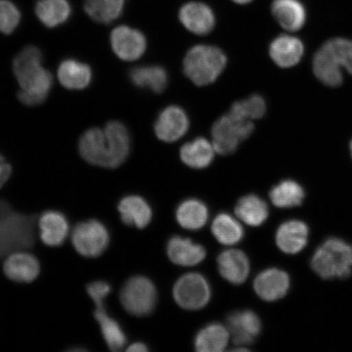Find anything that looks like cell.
Listing matches in <instances>:
<instances>
[{
    "label": "cell",
    "instance_id": "6da1fadb",
    "mask_svg": "<svg viewBox=\"0 0 352 352\" xmlns=\"http://www.w3.org/2000/svg\"><path fill=\"white\" fill-rule=\"evenodd\" d=\"M78 149L88 164L116 169L129 156V131L120 122H109L104 130L91 129L85 131L79 140Z\"/></svg>",
    "mask_w": 352,
    "mask_h": 352
},
{
    "label": "cell",
    "instance_id": "7a4b0ae2",
    "mask_svg": "<svg viewBox=\"0 0 352 352\" xmlns=\"http://www.w3.org/2000/svg\"><path fill=\"white\" fill-rule=\"evenodd\" d=\"M311 267L324 280L347 278L352 272V245L338 239L325 241L316 250Z\"/></svg>",
    "mask_w": 352,
    "mask_h": 352
},
{
    "label": "cell",
    "instance_id": "3957f363",
    "mask_svg": "<svg viewBox=\"0 0 352 352\" xmlns=\"http://www.w3.org/2000/svg\"><path fill=\"white\" fill-rule=\"evenodd\" d=\"M227 57L217 47L197 45L188 52L184 72L197 86L209 85L222 74Z\"/></svg>",
    "mask_w": 352,
    "mask_h": 352
},
{
    "label": "cell",
    "instance_id": "277c9868",
    "mask_svg": "<svg viewBox=\"0 0 352 352\" xmlns=\"http://www.w3.org/2000/svg\"><path fill=\"white\" fill-rule=\"evenodd\" d=\"M35 221V215L12 210L0 217V257L32 248Z\"/></svg>",
    "mask_w": 352,
    "mask_h": 352
},
{
    "label": "cell",
    "instance_id": "5b68a950",
    "mask_svg": "<svg viewBox=\"0 0 352 352\" xmlns=\"http://www.w3.org/2000/svg\"><path fill=\"white\" fill-rule=\"evenodd\" d=\"M252 121L244 120L231 112L219 118L212 127L215 152L228 155L236 151L239 145L252 134Z\"/></svg>",
    "mask_w": 352,
    "mask_h": 352
},
{
    "label": "cell",
    "instance_id": "8992f818",
    "mask_svg": "<svg viewBox=\"0 0 352 352\" xmlns=\"http://www.w3.org/2000/svg\"><path fill=\"white\" fill-rule=\"evenodd\" d=\"M120 301L124 309L135 316L151 314L157 302V290L152 281L146 277H131L122 286Z\"/></svg>",
    "mask_w": 352,
    "mask_h": 352
},
{
    "label": "cell",
    "instance_id": "52a82bcc",
    "mask_svg": "<svg viewBox=\"0 0 352 352\" xmlns=\"http://www.w3.org/2000/svg\"><path fill=\"white\" fill-rule=\"evenodd\" d=\"M107 227L98 220L79 223L72 232V243L78 254L87 258L100 256L109 245Z\"/></svg>",
    "mask_w": 352,
    "mask_h": 352
},
{
    "label": "cell",
    "instance_id": "ba28073f",
    "mask_svg": "<svg viewBox=\"0 0 352 352\" xmlns=\"http://www.w3.org/2000/svg\"><path fill=\"white\" fill-rule=\"evenodd\" d=\"M210 294L208 280L199 274H188L180 277L173 289L177 305L191 311L201 309L208 305Z\"/></svg>",
    "mask_w": 352,
    "mask_h": 352
},
{
    "label": "cell",
    "instance_id": "9c48e42d",
    "mask_svg": "<svg viewBox=\"0 0 352 352\" xmlns=\"http://www.w3.org/2000/svg\"><path fill=\"white\" fill-rule=\"evenodd\" d=\"M110 42L116 54L121 60H135L142 56L147 43L144 35L138 30L120 25L110 34Z\"/></svg>",
    "mask_w": 352,
    "mask_h": 352
},
{
    "label": "cell",
    "instance_id": "30bf717a",
    "mask_svg": "<svg viewBox=\"0 0 352 352\" xmlns=\"http://www.w3.org/2000/svg\"><path fill=\"white\" fill-rule=\"evenodd\" d=\"M189 127L187 113L182 108L171 105L162 110L154 125L157 138L171 143L182 138Z\"/></svg>",
    "mask_w": 352,
    "mask_h": 352
},
{
    "label": "cell",
    "instance_id": "8fae6325",
    "mask_svg": "<svg viewBox=\"0 0 352 352\" xmlns=\"http://www.w3.org/2000/svg\"><path fill=\"white\" fill-rule=\"evenodd\" d=\"M43 54L35 46L25 47L13 60V72L21 88L32 85L41 78L46 70L42 66Z\"/></svg>",
    "mask_w": 352,
    "mask_h": 352
},
{
    "label": "cell",
    "instance_id": "7c38bea8",
    "mask_svg": "<svg viewBox=\"0 0 352 352\" xmlns=\"http://www.w3.org/2000/svg\"><path fill=\"white\" fill-rule=\"evenodd\" d=\"M227 325L233 342L239 346L252 343L261 331V321L250 310L235 311L228 316Z\"/></svg>",
    "mask_w": 352,
    "mask_h": 352
},
{
    "label": "cell",
    "instance_id": "4fadbf2b",
    "mask_svg": "<svg viewBox=\"0 0 352 352\" xmlns=\"http://www.w3.org/2000/svg\"><path fill=\"white\" fill-rule=\"evenodd\" d=\"M3 272L8 279L16 283H32L41 272V264L33 254L19 250L8 255Z\"/></svg>",
    "mask_w": 352,
    "mask_h": 352
},
{
    "label": "cell",
    "instance_id": "5bb4252c",
    "mask_svg": "<svg viewBox=\"0 0 352 352\" xmlns=\"http://www.w3.org/2000/svg\"><path fill=\"white\" fill-rule=\"evenodd\" d=\"M289 284V277L285 272L270 268L257 276L254 288L263 300L274 302L279 300L287 294Z\"/></svg>",
    "mask_w": 352,
    "mask_h": 352
},
{
    "label": "cell",
    "instance_id": "9a60e30c",
    "mask_svg": "<svg viewBox=\"0 0 352 352\" xmlns=\"http://www.w3.org/2000/svg\"><path fill=\"white\" fill-rule=\"evenodd\" d=\"M179 20L192 33L204 35L214 28L215 19L210 8L202 3L186 4L179 11Z\"/></svg>",
    "mask_w": 352,
    "mask_h": 352
},
{
    "label": "cell",
    "instance_id": "2e32d148",
    "mask_svg": "<svg viewBox=\"0 0 352 352\" xmlns=\"http://www.w3.org/2000/svg\"><path fill=\"white\" fill-rule=\"evenodd\" d=\"M309 228L299 220H290L280 226L276 232V244L285 254H298L307 244Z\"/></svg>",
    "mask_w": 352,
    "mask_h": 352
},
{
    "label": "cell",
    "instance_id": "e0dca14e",
    "mask_svg": "<svg viewBox=\"0 0 352 352\" xmlns=\"http://www.w3.org/2000/svg\"><path fill=\"white\" fill-rule=\"evenodd\" d=\"M218 267L223 278L234 285L244 283L250 272L249 259L239 250H228L220 254Z\"/></svg>",
    "mask_w": 352,
    "mask_h": 352
},
{
    "label": "cell",
    "instance_id": "ac0fdd59",
    "mask_svg": "<svg viewBox=\"0 0 352 352\" xmlns=\"http://www.w3.org/2000/svg\"><path fill=\"white\" fill-rule=\"evenodd\" d=\"M41 237L44 244L48 246L63 245L69 232L67 219L63 213L56 210H47L38 220Z\"/></svg>",
    "mask_w": 352,
    "mask_h": 352
},
{
    "label": "cell",
    "instance_id": "d6986e66",
    "mask_svg": "<svg viewBox=\"0 0 352 352\" xmlns=\"http://www.w3.org/2000/svg\"><path fill=\"white\" fill-rule=\"evenodd\" d=\"M305 47L300 39L280 35L271 43L270 54L272 60L281 68H289L300 61Z\"/></svg>",
    "mask_w": 352,
    "mask_h": 352
},
{
    "label": "cell",
    "instance_id": "ffe728a7",
    "mask_svg": "<svg viewBox=\"0 0 352 352\" xmlns=\"http://www.w3.org/2000/svg\"><path fill=\"white\" fill-rule=\"evenodd\" d=\"M167 254L171 261L179 266H195L206 257V250L191 240L174 236L167 244Z\"/></svg>",
    "mask_w": 352,
    "mask_h": 352
},
{
    "label": "cell",
    "instance_id": "44dd1931",
    "mask_svg": "<svg viewBox=\"0 0 352 352\" xmlns=\"http://www.w3.org/2000/svg\"><path fill=\"white\" fill-rule=\"evenodd\" d=\"M272 12L278 23L289 32H297L306 22L305 8L298 0H274Z\"/></svg>",
    "mask_w": 352,
    "mask_h": 352
},
{
    "label": "cell",
    "instance_id": "7402d4cb",
    "mask_svg": "<svg viewBox=\"0 0 352 352\" xmlns=\"http://www.w3.org/2000/svg\"><path fill=\"white\" fill-rule=\"evenodd\" d=\"M122 221L126 226L144 228L152 219V210L148 202L140 196L123 197L118 205Z\"/></svg>",
    "mask_w": 352,
    "mask_h": 352
},
{
    "label": "cell",
    "instance_id": "603a6c76",
    "mask_svg": "<svg viewBox=\"0 0 352 352\" xmlns=\"http://www.w3.org/2000/svg\"><path fill=\"white\" fill-rule=\"evenodd\" d=\"M59 80L69 90H82L90 85L92 72L89 65L74 59L60 63L58 69Z\"/></svg>",
    "mask_w": 352,
    "mask_h": 352
},
{
    "label": "cell",
    "instance_id": "cb8c5ba5",
    "mask_svg": "<svg viewBox=\"0 0 352 352\" xmlns=\"http://www.w3.org/2000/svg\"><path fill=\"white\" fill-rule=\"evenodd\" d=\"M34 11L42 24L55 28L69 20L72 8L69 0H38Z\"/></svg>",
    "mask_w": 352,
    "mask_h": 352
},
{
    "label": "cell",
    "instance_id": "d4e9b609",
    "mask_svg": "<svg viewBox=\"0 0 352 352\" xmlns=\"http://www.w3.org/2000/svg\"><path fill=\"white\" fill-rule=\"evenodd\" d=\"M131 81L136 87L148 88L155 94H161L168 83L166 69L160 65L140 66L129 73Z\"/></svg>",
    "mask_w": 352,
    "mask_h": 352
},
{
    "label": "cell",
    "instance_id": "484cf974",
    "mask_svg": "<svg viewBox=\"0 0 352 352\" xmlns=\"http://www.w3.org/2000/svg\"><path fill=\"white\" fill-rule=\"evenodd\" d=\"M214 148L208 140L197 138L183 145L180 149V157L184 164L195 169H204L212 162Z\"/></svg>",
    "mask_w": 352,
    "mask_h": 352
},
{
    "label": "cell",
    "instance_id": "4316f807",
    "mask_svg": "<svg viewBox=\"0 0 352 352\" xmlns=\"http://www.w3.org/2000/svg\"><path fill=\"white\" fill-rule=\"evenodd\" d=\"M314 70L316 78L324 85L336 87L342 85L341 68L324 45L314 56Z\"/></svg>",
    "mask_w": 352,
    "mask_h": 352
},
{
    "label": "cell",
    "instance_id": "83f0119b",
    "mask_svg": "<svg viewBox=\"0 0 352 352\" xmlns=\"http://www.w3.org/2000/svg\"><path fill=\"white\" fill-rule=\"evenodd\" d=\"M230 331L219 323H212L197 333L195 349L200 352H220L226 349Z\"/></svg>",
    "mask_w": 352,
    "mask_h": 352
},
{
    "label": "cell",
    "instance_id": "f1b7e54d",
    "mask_svg": "<svg viewBox=\"0 0 352 352\" xmlns=\"http://www.w3.org/2000/svg\"><path fill=\"white\" fill-rule=\"evenodd\" d=\"M126 0H85V11L90 19L109 25L122 14Z\"/></svg>",
    "mask_w": 352,
    "mask_h": 352
},
{
    "label": "cell",
    "instance_id": "f546056e",
    "mask_svg": "<svg viewBox=\"0 0 352 352\" xmlns=\"http://www.w3.org/2000/svg\"><path fill=\"white\" fill-rule=\"evenodd\" d=\"M235 210L237 217L248 226L253 227L262 226L270 214L266 202L254 195L241 198L236 206Z\"/></svg>",
    "mask_w": 352,
    "mask_h": 352
},
{
    "label": "cell",
    "instance_id": "4dcf8cb0",
    "mask_svg": "<svg viewBox=\"0 0 352 352\" xmlns=\"http://www.w3.org/2000/svg\"><path fill=\"white\" fill-rule=\"evenodd\" d=\"M176 219L180 226L186 230H200L208 222V210L204 202L188 199L179 206Z\"/></svg>",
    "mask_w": 352,
    "mask_h": 352
},
{
    "label": "cell",
    "instance_id": "1f68e13d",
    "mask_svg": "<svg viewBox=\"0 0 352 352\" xmlns=\"http://www.w3.org/2000/svg\"><path fill=\"white\" fill-rule=\"evenodd\" d=\"M94 316L109 349L113 351H120L126 343V337L121 325L110 318L105 307L96 308Z\"/></svg>",
    "mask_w": 352,
    "mask_h": 352
},
{
    "label": "cell",
    "instance_id": "d6a6232c",
    "mask_svg": "<svg viewBox=\"0 0 352 352\" xmlns=\"http://www.w3.org/2000/svg\"><path fill=\"white\" fill-rule=\"evenodd\" d=\"M305 192L300 184L294 180L286 179L272 188L270 199L276 208H292L302 204Z\"/></svg>",
    "mask_w": 352,
    "mask_h": 352
},
{
    "label": "cell",
    "instance_id": "836d02e7",
    "mask_svg": "<svg viewBox=\"0 0 352 352\" xmlns=\"http://www.w3.org/2000/svg\"><path fill=\"white\" fill-rule=\"evenodd\" d=\"M211 230L215 239L226 245L239 243L244 236L240 223L228 214H219L214 219Z\"/></svg>",
    "mask_w": 352,
    "mask_h": 352
},
{
    "label": "cell",
    "instance_id": "e575fe53",
    "mask_svg": "<svg viewBox=\"0 0 352 352\" xmlns=\"http://www.w3.org/2000/svg\"><path fill=\"white\" fill-rule=\"evenodd\" d=\"M266 102L261 96L253 95L249 98L232 104L230 112L246 120H258L266 113Z\"/></svg>",
    "mask_w": 352,
    "mask_h": 352
},
{
    "label": "cell",
    "instance_id": "d590c367",
    "mask_svg": "<svg viewBox=\"0 0 352 352\" xmlns=\"http://www.w3.org/2000/svg\"><path fill=\"white\" fill-rule=\"evenodd\" d=\"M340 67L343 66L352 76V41L333 38L324 44Z\"/></svg>",
    "mask_w": 352,
    "mask_h": 352
},
{
    "label": "cell",
    "instance_id": "8d00e7d4",
    "mask_svg": "<svg viewBox=\"0 0 352 352\" xmlns=\"http://www.w3.org/2000/svg\"><path fill=\"white\" fill-rule=\"evenodd\" d=\"M21 21V12L10 0H0V33L10 34Z\"/></svg>",
    "mask_w": 352,
    "mask_h": 352
},
{
    "label": "cell",
    "instance_id": "74e56055",
    "mask_svg": "<svg viewBox=\"0 0 352 352\" xmlns=\"http://www.w3.org/2000/svg\"><path fill=\"white\" fill-rule=\"evenodd\" d=\"M111 290L112 286L104 280H96L87 286V294L94 300L96 308L105 307V299Z\"/></svg>",
    "mask_w": 352,
    "mask_h": 352
},
{
    "label": "cell",
    "instance_id": "f35d334b",
    "mask_svg": "<svg viewBox=\"0 0 352 352\" xmlns=\"http://www.w3.org/2000/svg\"><path fill=\"white\" fill-rule=\"evenodd\" d=\"M12 173V166L0 153V188L6 184Z\"/></svg>",
    "mask_w": 352,
    "mask_h": 352
},
{
    "label": "cell",
    "instance_id": "ab89813d",
    "mask_svg": "<svg viewBox=\"0 0 352 352\" xmlns=\"http://www.w3.org/2000/svg\"><path fill=\"white\" fill-rule=\"evenodd\" d=\"M127 351L131 352H146L148 351V349L146 345H144L142 342H135L133 344H131L129 349H127Z\"/></svg>",
    "mask_w": 352,
    "mask_h": 352
},
{
    "label": "cell",
    "instance_id": "60d3db41",
    "mask_svg": "<svg viewBox=\"0 0 352 352\" xmlns=\"http://www.w3.org/2000/svg\"><path fill=\"white\" fill-rule=\"evenodd\" d=\"M12 210L10 204L6 201L0 199V217L1 215L10 212Z\"/></svg>",
    "mask_w": 352,
    "mask_h": 352
},
{
    "label": "cell",
    "instance_id": "b9f144b4",
    "mask_svg": "<svg viewBox=\"0 0 352 352\" xmlns=\"http://www.w3.org/2000/svg\"><path fill=\"white\" fill-rule=\"evenodd\" d=\"M233 1H234L236 3H239V4H246L250 2H252V0H233Z\"/></svg>",
    "mask_w": 352,
    "mask_h": 352
},
{
    "label": "cell",
    "instance_id": "7bdbcfd3",
    "mask_svg": "<svg viewBox=\"0 0 352 352\" xmlns=\"http://www.w3.org/2000/svg\"><path fill=\"white\" fill-rule=\"evenodd\" d=\"M351 155H352V142L351 143Z\"/></svg>",
    "mask_w": 352,
    "mask_h": 352
}]
</instances>
